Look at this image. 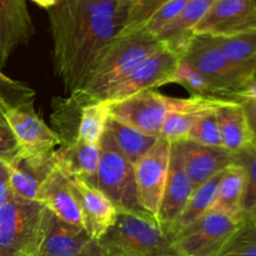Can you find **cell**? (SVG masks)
Here are the masks:
<instances>
[{
    "label": "cell",
    "mask_w": 256,
    "mask_h": 256,
    "mask_svg": "<svg viewBox=\"0 0 256 256\" xmlns=\"http://www.w3.org/2000/svg\"><path fill=\"white\" fill-rule=\"evenodd\" d=\"M189 2L190 0H169L148 20L144 28L152 35L158 36L168 25L172 24L182 14V12Z\"/></svg>",
    "instance_id": "836d02e7"
},
{
    "label": "cell",
    "mask_w": 256,
    "mask_h": 256,
    "mask_svg": "<svg viewBox=\"0 0 256 256\" xmlns=\"http://www.w3.org/2000/svg\"><path fill=\"white\" fill-rule=\"evenodd\" d=\"M232 100L209 96H168V114L162 122L160 136L169 142L188 140L192 125L209 112H214Z\"/></svg>",
    "instance_id": "7c38bea8"
},
{
    "label": "cell",
    "mask_w": 256,
    "mask_h": 256,
    "mask_svg": "<svg viewBox=\"0 0 256 256\" xmlns=\"http://www.w3.org/2000/svg\"><path fill=\"white\" fill-rule=\"evenodd\" d=\"M172 82L179 84L184 86L192 96H209V98H220L219 92H216L212 82L199 72L195 69L189 62L182 60L172 76ZM222 99V98H220Z\"/></svg>",
    "instance_id": "4dcf8cb0"
},
{
    "label": "cell",
    "mask_w": 256,
    "mask_h": 256,
    "mask_svg": "<svg viewBox=\"0 0 256 256\" xmlns=\"http://www.w3.org/2000/svg\"><path fill=\"white\" fill-rule=\"evenodd\" d=\"M168 114V96L156 90L136 92L110 104V116L149 136L159 138Z\"/></svg>",
    "instance_id": "8fae6325"
},
{
    "label": "cell",
    "mask_w": 256,
    "mask_h": 256,
    "mask_svg": "<svg viewBox=\"0 0 256 256\" xmlns=\"http://www.w3.org/2000/svg\"><path fill=\"white\" fill-rule=\"evenodd\" d=\"M216 120L222 148L228 152L236 154L252 144L249 128L240 102H229L220 106L216 112Z\"/></svg>",
    "instance_id": "7402d4cb"
},
{
    "label": "cell",
    "mask_w": 256,
    "mask_h": 256,
    "mask_svg": "<svg viewBox=\"0 0 256 256\" xmlns=\"http://www.w3.org/2000/svg\"><path fill=\"white\" fill-rule=\"evenodd\" d=\"M244 192V169L240 165L232 162L222 172L212 210L222 212L234 219H242L244 216V212H242Z\"/></svg>",
    "instance_id": "603a6c76"
},
{
    "label": "cell",
    "mask_w": 256,
    "mask_h": 256,
    "mask_svg": "<svg viewBox=\"0 0 256 256\" xmlns=\"http://www.w3.org/2000/svg\"><path fill=\"white\" fill-rule=\"evenodd\" d=\"M100 149L98 172L88 182L102 190L119 212H145L138 198L134 165L120 154L108 134L102 135Z\"/></svg>",
    "instance_id": "52a82bcc"
},
{
    "label": "cell",
    "mask_w": 256,
    "mask_h": 256,
    "mask_svg": "<svg viewBox=\"0 0 256 256\" xmlns=\"http://www.w3.org/2000/svg\"><path fill=\"white\" fill-rule=\"evenodd\" d=\"M40 202L58 219L68 224L82 226V210L72 190L70 178L56 166H54L42 182L40 188Z\"/></svg>",
    "instance_id": "ac0fdd59"
},
{
    "label": "cell",
    "mask_w": 256,
    "mask_h": 256,
    "mask_svg": "<svg viewBox=\"0 0 256 256\" xmlns=\"http://www.w3.org/2000/svg\"><path fill=\"white\" fill-rule=\"evenodd\" d=\"M105 134L109 135L120 154L132 165L136 164L159 139L142 134L112 116L108 120Z\"/></svg>",
    "instance_id": "d4e9b609"
},
{
    "label": "cell",
    "mask_w": 256,
    "mask_h": 256,
    "mask_svg": "<svg viewBox=\"0 0 256 256\" xmlns=\"http://www.w3.org/2000/svg\"><path fill=\"white\" fill-rule=\"evenodd\" d=\"M216 112H209L200 118L192 125L188 140L205 145V146H222L219 125H218L216 120Z\"/></svg>",
    "instance_id": "d6a6232c"
},
{
    "label": "cell",
    "mask_w": 256,
    "mask_h": 256,
    "mask_svg": "<svg viewBox=\"0 0 256 256\" xmlns=\"http://www.w3.org/2000/svg\"><path fill=\"white\" fill-rule=\"evenodd\" d=\"M22 98L12 102L0 94V108L19 146V155L32 166L44 168L54 162L52 154L62 144L58 132H52L35 112L32 100Z\"/></svg>",
    "instance_id": "8992f818"
},
{
    "label": "cell",
    "mask_w": 256,
    "mask_h": 256,
    "mask_svg": "<svg viewBox=\"0 0 256 256\" xmlns=\"http://www.w3.org/2000/svg\"><path fill=\"white\" fill-rule=\"evenodd\" d=\"M0 88L9 90V92H19V94H32V90L26 85H24L20 82H16V80L10 79L9 76L2 74V72H0Z\"/></svg>",
    "instance_id": "8d00e7d4"
},
{
    "label": "cell",
    "mask_w": 256,
    "mask_h": 256,
    "mask_svg": "<svg viewBox=\"0 0 256 256\" xmlns=\"http://www.w3.org/2000/svg\"><path fill=\"white\" fill-rule=\"evenodd\" d=\"M242 220L210 209L172 240L186 256H216Z\"/></svg>",
    "instance_id": "ba28073f"
},
{
    "label": "cell",
    "mask_w": 256,
    "mask_h": 256,
    "mask_svg": "<svg viewBox=\"0 0 256 256\" xmlns=\"http://www.w3.org/2000/svg\"><path fill=\"white\" fill-rule=\"evenodd\" d=\"M182 60L199 70L225 100L240 102L242 94L256 82V64L229 62L209 35H194Z\"/></svg>",
    "instance_id": "5b68a950"
},
{
    "label": "cell",
    "mask_w": 256,
    "mask_h": 256,
    "mask_svg": "<svg viewBox=\"0 0 256 256\" xmlns=\"http://www.w3.org/2000/svg\"><path fill=\"white\" fill-rule=\"evenodd\" d=\"M102 149L100 144H88L79 139L62 145L52 154L55 166L69 178L92 180L99 168Z\"/></svg>",
    "instance_id": "d6986e66"
},
{
    "label": "cell",
    "mask_w": 256,
    "mask_h": 256,
    "mask_svg": "<svg viewBox=\"0 0 256 256\" xmlns=\"http://www.w3.org/2000/svg\"><path fill=\"white\" fill-rule=\"evenodd\" d=\"M192 192L194 186L185 172L182 142H172L166 184L156 216L159 224L166 232L184 212Z\"/></svg>",
    "instance_id": "5bb4252c"
},
{
    "label": "cell",
    "mask_w": 256,
    "mask_h": 256,
    "mask_svg": "<svg viewBox=\"0 0 256 256\" xmlns=\"http://www.w3.org/2000/svg\"><path fill=\"white\" fill-rule=\"evenodd\" d=\"M162 45V40L145 28L118 35L98 55L80 84L70 92V102L80 109L90 102L106 100L124 78Z\"/></svg>",
    "instance_id": "7a4b0ae2"
},
{
    "label": "cell",
    "mask_w": 256,
    "mask_h": 256,
    "mask_svg": "<svg viewBox=\"0 0 256 256\" xmlns=\"http://www.w3.org/2000/svg\"><path fill=\"white\" fill-rule=\"evenodd\" d=\"M240 105L244 110L250 138H252V144L256 146V82L242 94Z\"/></svg>",
    "instance_id": "d590c367"
},
{
    "label": "cell",
    "mask_w": 256,
    "mask_h": 256,
    "mask_svg": "<svg viewBox=\"0 0 256 256\" xmlns=\"http://www.w3.org/2000/svg\"><path fill=\"white\" fill-rule=\"evenodd\" d=\"M256 28L255 0H215L194 35L222 36Z\"/></svg>",
    "instance_id": "4fadbf2b"
},
{
    "label": "cell",
    "mask_w": 256,
    "mask_h": 256,
    "mask_svg": "<svg viewBox=\"0 0 256 256\" xmlns=\"http://www.w3.org/2000/svg\"><path fill=\"white\" fill-rule=\"evenodd\" d=\"M172 142L159 139L134 165L138 198L145 212L156 218L169 172Z\"/></svg>",
    "instance_id": "30bf717a"
},
{
    "label": "cell",
    "mask_w": 256,
    "mask_h": 256,
    "mask_svg": "<svg viewBox=\"0 0 256 256\" xmlns=\"http://www.w3.org/2000/svg\"><path fill=\"white\" fill-rule=\"evenodd\" d=\"M216 256H256V222L244 215L239 228Z\"/></svg>",
    "instance_id": "f1b7e54d"
},
{
    "label": "cell",
    "mask_w": 256,
    "mask_h": 256,
    "mask_svg": "<svg viewBox=\"0 0 256 256\" xmlns=\"http://www.w3.org/2000/svg\"><path fill=\"white\" fill-rule=\"evenodd\" d=\"M92 240L82 226L68 224L52 214L40 256H78Z\"/></svg>",
    "instance_id": "44dd1931"
},
{
    "label": "cell",
    "mask_w": 256,
    "mask_h": 256,
    "mask_svg": "<svg viewBox=\"0 0 256 256\" xmlns=\"http://www.w3.org/2000/svg\"><path fill=\"white\" fill-rule=\"evenodd\" d=\"M118 2H119L120 5H122V6H124V8H126V9H129V6H130V4H132V0H116Z\"/></svg>",
    "instance_id": "60d3db41"
},
{
    "label": "cell",
    "mask_w": 256,
    "mask_h": 256,
    "mask_svg": "<svg viewBox=\"0 0 256 256\" xmlns=\"http://www.w3.org/2000/svg\"><path fill=\"white\" fill-rule=\"evenodd\" d=\"M110 118V104L108 102H90L80 108V122L76 139L88 144H100Z\"/></svg>",
    "instance_id": "83f0119b"
},
{
    "label": "cell",
    "mask_w": 256,
    "mask_h": 256,
    "mask_svg": "<svg viewBox=\"0 0 256 256\" xmlns=\"http://www.w3.org/2000/svg\"><path fill=\"white\" fill-rule=\"evenodd\" d=\"M55 162L44 168L32 166L20 156L8 164L9 168V189L12 194L30 202H40V188Z\"/></svg>",
    "instance_id": "cb8c5ba5"
},
{
    "label": "cell",
    "mask_w": 256,
    "mask_h": 256,
    "mask_svg": "<svg viewBox=\"0 0 256 256\" xmlns=\"http://www.w3.org/2000/svg\"><path fill=\"white\" fill-rule=\"evenodd\" d=\"M82 215V226L92 240H98L115 224L119 210L106 195L86 179L70 178Z\"/></svg>",
    "instance_id": "9a60e30c"
},
{
    "label": "cell",
    "mask_w": 256,
    "mask_h": 256,
    "mask_svg": "<svg viewBox=\"0 0 256 256\" xmlns=\"http://www.w3.org/2000/svg\"><path fill=\"white\" fill-rule=\"evenodd\" d=\"M9 195V168L4 162H0V208Z\"/></svg>",
    "instance_id": "74e56055"
},
{
    "label": "cell",
    "mask_w": 256,
    "mask_h": 256,
    "mask_svg": "<svg viewBox=\"0 0 256 256\" xmlns=\"http://www.w3.org/2000/svg\"><path fill=\"white\" fill-rule=\"evenodd\" d=\"M234 164L240 165L245 172V192L242 212L250 215L256 210V146L248 145L234 154Z\"/></svg>",
    "instance_id": "f546056e"
},
{
    "label": "cell",
    "mask_w": 256,
    "mask_h": 256,
    "mask_svg": "<svg viewBox=\"0 0 256 256\" xmlns=\"http://www.w3.org/2000/svg\"><path fill=\"white\" fill-rule=\"evenodd\" d=\"M96 244L105 256H186L148 212H119L115 224Z\"/></svg>",
    "instance_id": "3957f363"
},
{
    "label": "cell",
    "mask_w": 256,
    "mask_h": 256,
    "mask_svg": "<svg viewBox=\"0 0 256 256\" xmlns=\"http://www.w3.org/2000/svg\"><path fill=\"white\" fill-rule=\"evenodd\" d=\"M18 155H19V146L0 108V162L9 164Z\"/></svg>",
    "instance_id": "e575fe53"
},
{
    "label": "cell",
    "mask_w": 256,
    "mask_h": 256,
    "mask_svg": "<svg viewBox=\"0 0 256 256\" xmlns=\"http://www.w3.org/2000/svg\"><path fill=\"white\" fill-rule=\"evenodd\" d=\"M250 215H252V219H254L255 222H256V210H255L254 212H252V214H250Z\"/></svg>",
    "instance_id": "b9f144b4"
},
{
    "label": "cell",
    "mask_w": 256,
    "mask_h": 256,
    "mask_svg": "<svg viewBox=\"0 0 256 256\" xmlns=\"http://www.w3.org/2000/svg\"><path fill=\"white\" fill-rule=\"evenodd\" d=\"M46 12L55 72L72 92L102 49L122 32L128 9L116 0H58Z\"/></svg>",
    "instance_id": "6da1fadb"
},
{
    "label": "cell",
    "mask_w": 256,
    "mask_h": 256,
    "mask_svg": "<svg viewBox=\"0 0 256 256\" xmlns=\"http://www.w3.org/2000/svg\"><path fill=\"white\" fill-rule=\"evenodd\" d=\"M34 35V25L26 0H0V72L12 52L26 45Z\"/></svg>",
    "instance_id": "2e32d148"
},
{
    "label": "cell",
    "mask_w": 256,
    "mask_h": 256,
    "mask_svg": "<svg viewBox=\"0 0 256 256\" xmlns=\"http://www.w3.org/2000/svg\"><path fill=\"white\" fill-rule=\"evenodd\" d=\"M168 2L169 0H132L128 9L125 26L120 34H126L144 28L148 20Z\"/></svg>",
    "instance_id": "1f68e13d"
},
{
    "label": "cell",
    "mask_w": 256,
    "mask_h": 256,
    "mask_svg": "<svg viewBox=\"0 0 256 256\" xmlns=\"http://www.w3.org/2000/svg\"><path fill=\"white\" fill-rule=\"evenodd\" d=\"M182 145L185 172L194 189L234 162V154L222 146H205L192 140L182 142Z\"/></svg>",
    "instance_id": "e0dca14e"
},
{
    "label": "cell",
    "mask_w": 256,
    "mask_h": 256,
    "mask_svg": "<svg viewBox=\"0 0 256 256\" xmlns=\"http://www.w3.org/2000/svg\"><path fill=\"white\" fill-rule=\"evenodd\" d=\"M255 2H256V0H255Z\"/></svg>",
    "instance_id": "7bdbcfd3"
},
{
    "label": "cell",
    "mask_w": 256,
    "mask_h": 256,
    "mask_svg": "<svg viewBox=\"0 0 256 256\" xmlns=\"http://www.w3.org/2000/svg\"><path fill=\"white\" fill-rule=\"evenodd\" d=\"M222 172L220 174L215 175L214 178L208 180L206 182L202 184L200 186L195 188L184 212H182L179 219L168 230V234L170 236L174 238L175 235H178L182 230L194 224L195 222H198L202 215H205L212 209V204L215 202V196H216L218 185H219L220 179H222Z\"/></svg>",
    "instance_id": "484cf974"
},
{
    "label": "cell",
    "mask_w": 256,
    "mask_h": 256,
    "mask_svg": "<svg viewBox=\"0 0 256 256\" xmlns=\"http://www.w3.org/2000/svg\"><path fill=\"white\" fill-rule=\"evenodd\" d=\"M215 0H190L182 14L168 25L159 35L162 44L182 55L189 46L196 25L202 22Z\"/></svg>",
    "instance_id": "ffe728a7"
},
{
    "label": "cell",
    "mask_w": 256,
    "mask_h": 256,
    "mask_svg": "<svg viewBox=\"0 0 256 256\" xmlns=\"http://www.w3.org/2000/svg\"><path fill=\"white\" fill-rule=\"evenodd\" d=\"M52 212L12 194L0 208V256H40Z\"/></svg>",
    "instance_id": "277c9868"
},
{
    "label": "cell",
    "mask_w": 256,
    "mask_h": 256,
    "mask_svg": "<svg viewBox=\"0 0 256 256\" xmlns=\"http://www.w3.org/2000/svg\"><path fill=\"white\" fill-rule=\"evenodd\" d=\"M210 38L229 62L238 65L256 64V28Z\"/></svg>",
    "instance_id": "4316f807"
},
{
    "label": "cell",
    "mask_w": 256,
    "mask_h": 256,
    "mask_svg": "<svg viewBox=\"0 0 256 256\" xmlns=\"http://www.w3.org/2000/svg\"><path fill=\"white\" fill-rule=\"evenodd\" d=\"M182 62V55L162 45L158 52L142 60L126 78L110 92L105 102L109 104L124 100L136 92L155 90L172 82Z\"/></svg>",
    "instance_id": "9c48e42d"
},
{
    "label": "cell",
    "mask_w": 256,
    "mask_h": 256,
    "mask_svg": "<svg viewBox=\"0 0 256 256\" xmlns=\"http://www.w3.org/2000/svg\"><path fill=\"white\" fill-rule=\"evenodd\" d=\"M78 256H105V255L102 254L100 248L98 246L96 240H92V242H89V245H88V246L85 248V249L82 250V252Z\"/></svg>",
    "instance_id": "f35d334b"
},
{
    "label": "cell",
    "mask_w": 256,
    "mask_h": 256,
    "mask_svg": "<svg viewBox=\"0 0 256 256\" xmlns=\"http://www.w3.org/2000/svg\"><path fill=\"white\" fill-rule=\"evenodd\" d=\"M32 2H35L38 6L42 8V9L49 10V9H52L55 4H56L58 0H32Z\"/></svg>",
    "instance_id": "ab89813d"
}]
</instances>
